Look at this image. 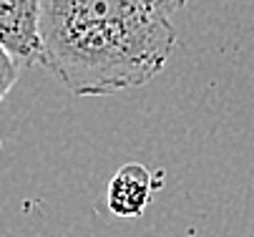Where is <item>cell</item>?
Masks as SVG:
<instances>
[{
	"label": "cell",
	"instance_id": "obj_1",
	"mask_svg": "<svg viewBox=\"0 0 254 237\" xmlns=\"http://www.w3.org/2000/svg\"><path fill=\"white\" fill-rule=\"evenodd\" d=\"M41 66L73 96H111L156 79L176 33L143 0H41Z\"/></svg>",
	"mask_w": 254,
	"mask_h": 237
},
{
	"label": "cell",
	"instance_id": "obj_2",
	"mask_svg": "<svg viewBox=\"0 0 254 237\" xmlns=\"http://www.w3.org/2000/svg\"><path fill=\"white\" fill-rule=\"evenodd\" d=\"M0 46L20 71L43 63L41 0H0Z\"/></svg>",
	"mask_w": 254,
	"mask_h": 237
},
{
	"label": "cell",
	"instance_id": "obj_3",
	"mask_svg": "<svg viewBox=\"0 0 254 237\" xmlns=\"http://www.w3.org/2000/svg\"><path fill=\"white\" fill-rule=\"evenodd\" d=\"M154 182L143 164H126L108 182L106 205L116 217H138L151 202Z\"/></svg>",
	"mask_w": 254,
	"mask_h": 237
},
{
	"label": "cell",
	"instance_id": "obj_4",
	"mask_svg": "<svg viewBox=\"0 0 254 237\" xmlns=\"http://www.w3.org/2000/svg\"><path fill=\"white\" fill-rule=\"evenodd\" d=\"M20 79V66L10 58V53L0 46V101H3L10 88L15 86V81Z\"/></svg>",
	"mask_w": 254,
	"mask_h": 237
},
{
	"label": "cell",
	"instance_id": "obj_5",
	"mask_svg": "<svg viewBox=\"0 0 254 237\" xmlns=\"http://www.w3.org/2000/svg\"><path fill=\"white\" fill-rule=\"evenodd\" d=\"M159 18H164V20H169L174 13H179V10H184V5L189 3V0H143Z\"/></svg>",
	"mask_w": 254,
	"mask_h": 237
}]
</instances>
